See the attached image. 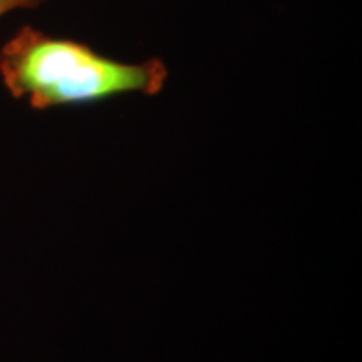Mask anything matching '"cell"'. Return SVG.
I'll list each match as a JSON object with an SVG mask.
<instances>
[{
    "instance_id": "obj_1",
    "label": "cell",
    "mask_w": 362,
    "mask_h": 362,
    "mask_svg": "<svg viewBox=\"0 0 362 362\" xmlns=\"http://www.w3.org/2000/svg\"><path fill=\"white\" fill-rule=\"evenodd\" d=\"M168 74V66L158 57L121 62L34 25H22L0 47L4 88L35 111L104 103L126 94L156 96Z\"/></svg>"
},
{
    "instance_id": "obj_2",
    "label": "cell",
    "mask_w": 362,
    "mask_h": 362,
    "mask_svg": "<svg viewBox=\"0 0 362 362\" xmlns=\"http://www.w3.org/2000/svg\"><path fill=\"white\" fill-rule=\"evenodd\" d=\"M45 2H47V0H0V19L13 11H21V8H37Z\"/></svg>"
}]
</instances>
